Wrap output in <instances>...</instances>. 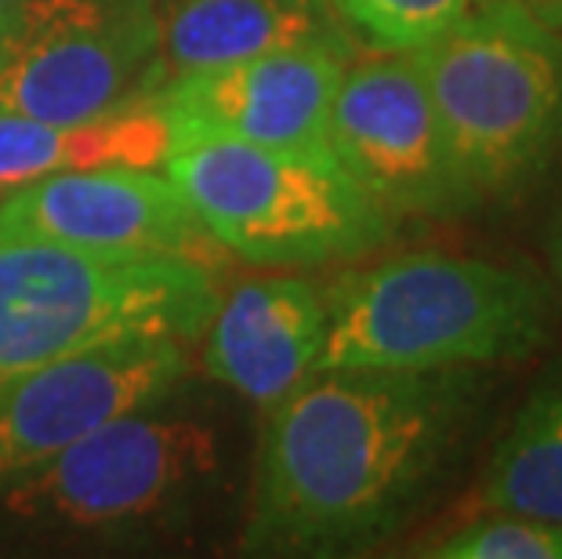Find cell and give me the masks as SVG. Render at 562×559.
<instances>
[{"label":"cell","instance_id":"6da1fadb","mask_svg":"<svg viewBox=\"0 0 562 559\" xmlns=\"http://www.w3.org/2000/svg\"><path fill=\"white\" fill-rule=\"evenodd\" d=\"M472 371L319 367L266 411L247 556H345L392 538L461 458Z\"/></svg>","mask_w":562,"mask_h":559},{"label":"cell","instance_id":"7a4b0ae2","mask_svg":"<svg viewBox=\"0 0 562 559\" xmlns=\"http://www.w3.org/2000/svg\"><path fill=\"white\" fill-rule=\"evenodd\" d=\"M319 367L480 371L548 338L552 288L533 269L450 251H406L323 288Z\"/></svg>","mask_w":562,"mask_h":559},{"label":"cell","instance_id":"3957f363","mask_svg":"<svg viewBox=\"0 0 562 559\" xmlns=\"http://www.w3.org/2000/svg\"><path fill=\"white\" fill-rule=\"evenodd\" d=\"M414 55L480 208L526 193L552 168L562 149V30L522 0H486Z\"/></svg>","mask_w":562,"mask_h":559},{"label":"cell","instance_id":"277c9868","mask_svg":"<svg viewBox=\"0 0 562 559\" xmlns=\"http://www.w3.org/2000/svg\"><path fill=\"white\" fill-rule=\"evenodd\" d=\"M222 251L258 269H316L381 251L392 225L327 149L182 138L160 168Z\"/></svg>","mask_w":562,"mask_h":559},{"label":"cell","instance_id":"5b68a950","mask_svg":"<svg viewBox=\"0 0 562 559\" xmlns=\"http://www.w3.org/2000/svg\"><path fill=\"white\" fill-rule=\"evenodd\" d=\"M218 299L196 261L102 258L0 233V389L113 335L200 342Z\"/></svg>","mask_w":562,"mask_h":559},{"label":"cell","instance_id":"8992f818","mask_svg":"<svg viewBox=\"0 0 562 559\" xmlns=\"http://www.w3.org/2000/svg\"><path fill=\"white\" fill-rule=\"evenodd\" d=\"M160 80V0H26L0 41L4 113L91 121Z\"/></svg>","mask_w":562,"mask_h":559},{"label":"cell","instance_id":"52a82bcc","mask_svg":"<svg viewBox=\"0 0 562 559\" xmlns=\"http://www.w3.org/2000/svg\"><path fill=\"white\" fill-rule=\"evenodd\" d=\"M323 149L392 225L447 222L480 208L458 171L414 52L349 58Z\"/></svg>","mask_w":562,"mask_h":559},{"label":"cell","instance_id":"ba28073f","mask_svg":"<svg viewBox=\"0 0 562 559\" xmlns=\"http://www.w3.org/2000/svg\"><path fill=\"white\" fill-rule=\"evenodd\" d=\"M214 469L218 439L207 425L149 403L8 483L4 508L22 523L105 530L167 513Z\"/></svg>","mask_w":562,"mask_h":559},{"label":"cell","instance_id":"9c48e42d","mask_svg":"<svg viewBox=\"0 0 562 559\" xmlns=\"http://www.w3.org/2000/svg\"><path fill=\"white\" fill-rule=\"evenodd\" d=\"M189 371L186 338L113 335L0 389V491L105 422L160 403Z\"/></svg>","mask_w":562,"mask_h":559},{"label":"cell","instance_id":"30bf717a","mask_svg":"<svg viewBox=\"0 0 562 559\" xmlns=\"http://www.w3.org/2000/svg\"><path fill=\"white\" fill-rule=\"evenodd\" d=\"M0 233L102 258H178L214 269L222 247L160 168L58 171L0 193Z\"/></svg>","mask_w":562,"mask_h":559},{"label":"cell","instance_id":"8fae6325","mask_svg":"<svg viewBox=\"0 0 562 559\" xmlns=\"http://www.w3.org/2000/svg\"><path fill=\"white\" fill-rule=\"evenodd\" d=\"M327 47H286L236 63L171 74L153 91V105L171 121L178 142L214 135L250 146L323 149L330 102L349 66Z\"/></svg>","mask_w":562,"mask_h":559},{"label":"cell","instance_id":"7c38bea8","mask_svg":"<svg viewBox=\"0 0 562 559\" xmlns=\"http://www.w3.org/2000/svg\"><path fill=\"white\" fill-rule=\"evenodd\" d=\"M323 335V288L297 272H266L236 283L214 305L200 335L203 367L258 411H269L319 371Z\"/></svg>","mask_w":562,"mask_h":559},{"label":"cell","instance_id":"4fadbf2b","mask_svg":"<svg viewBox=\"0 0 562 559\" xmlns=\"http://www.w3.org/2000/svg\"><path fill=\"white\" fill-rule=\"evenodd\" d=\"M286 47L356 55L360 41L334 0H160L164 77Z\"/></svg>","mask_w":562,"mask_h":559},{"label":"cell","instance_id":"5bb4252c","mask_svg":"<svg viewBox=\"0 0 562 559\" xmlns=\"http://www.w3.org/2000/svg\"><path fill=\"white\" fill-rule=\"evenodd\" d=\"M178 146L153 94L91 121H41L0 110V193L58 171L164 168Z\"/></svg>","mask_w":562,"mask_h":559},{"label":"cell","instance_id":"9a60e30c","mask_svg":"<svg viewBox=\"0 0 562 559\" xmlns=\"http://www.w3.org/2000/svg\"><path fill=\"white\" fill-rule=\"evenodd\" d=\"M475 505L562 523V360L526 392L497 439Z\"/></svg>","mask_w":562,"mask_h":559},{"label":"cell","instance_id":"2e32d148","mask_svg":"<svg viewBox=\"0 0 562 559\" xmlns=\"http://www.w3.org/2000/svg\"><path fill=\"white\" fill-rule=\"evenodd\" d=\"M414 552L436 559H562V523L505 513V508H480L472 519Z\"/></svg>","mask_w":562,"mask_h":559},{"label":"cell","instance_id":"e0dca14e","mask_svg":"<svg viewBox=\"0 0 562 559\" xmlns=\"http://www.w3.org/2000/svg\"><path fill=\"white\" fill-rule=\"evenodd\" d=\"M334 8L367 52H414L450 30L472 0H334Z\"/></svg>","mask_w":562,"mask_h":559},{"label":"cell","instance_id":"ac0fdd59","mask_svg":"<svg viewBox=\"0 0 562 559\" xmlns=\"http://www.w3.org/2000/svg\"><path fill=\"white\" fill-rule=\"evenodd\" d=\"M522 4L530 8L537 19H544L548 26L562 30V0H522Z\"/></svg>","mask_w":562,"mask_h":559},{"label":"cell","instance_id":"d6986e66","mask_svg":"<svg viewBox=\"0 0 562 559\" xmlns=\"http://www.w3.org/2000/svg\"><path fill=\"white\" fill-rule=\"evenodd\" d=\"M552 280H555V294L562 299V211L552 230Z\"/></svg>","mask_w":562,"mask_h":559},{"label":"cell","instance_id":"ffe728a7","mask_svg":"<svg viewBox=\"0 0 562 559\" xmlns=\"http://www.w3.org/2000/svg\"><path fill=\"white\" fill-rule=\"evenodd\" d=\"M26 0H0V41L8 37V30L15 26V19H19V11Z\"/></svg>","mask_w":562,"mask_h":559},{"label":"cell","instance_id":"44dd1931","mask_svg":"<svg viewBox=\"0 0 562 559\" xmlns=\"http://www.w3.org/2000/svg\"><path fill=\"white\" fill-rule=\"evenodd\" d=\"M472 4H486V0H472Z\"/></svg>","mask_w":562,"mask_h":559}]
</instances>
